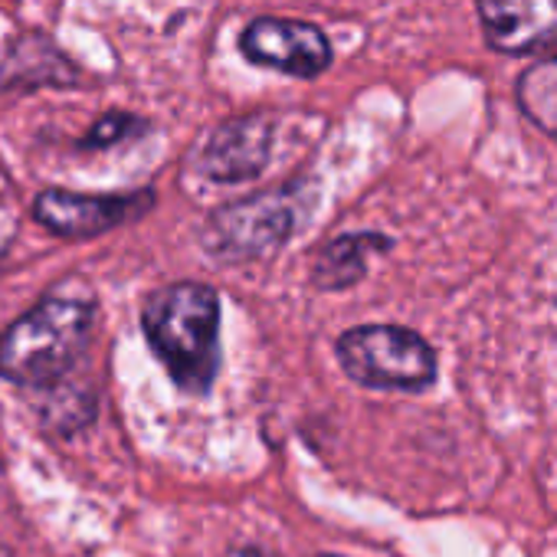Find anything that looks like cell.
I'll list each match as a JSON object with an SVG mask.
<instances>
[{
    "instance_id": "cell-2",
    "label": "cell",
    "mask_w": 557,
    "mask_h": 557,
    "mask_svg": "<svg viewBox=\"0 0 557 557\" xmlns=\"http://www.w3.org/2000/svg\"><path fill=\"white\" fill-rule=\"evenodd\" d=\"M89 332V302L44 299L0 335V374L21 387H50L79 361Z\"/></svg>"
},
{
    "instance_id": "cell-13",
    "label": "cell",
    "mask_w": 557,
    "mask_h": 557,
    "mask_svg": "<svg viewBox=\"0 0 557 557\" xmlns=\"http://www.w3.org/2000/svg\"><path fill=\"white\" fill-rule=\"evenodd\" d=\"M236 557H265L262 550H256V547H246V550H239Z\"/></svg>"
},
{
    "instance_id": "cell-12",
    "label": "cell",
    "mask_w": 557,
    "mask_h": 557,
    "mask_svg": "<svg viewBox=\"0 0 557 557\" xmlns=\"http://www.w3.org/2000/svg\"><path fill=\"white\" fill-rule=\"evenodd\" d=\"M138 132H145V122H141V119H135V115H128V112H109V115H102V119L92 125V132L79 141V148H86V151L112 148V145H119V141L138 135Z\"/></svg>"
},
{
    "instance_id": "cell-9",
    "label": "cell",
    "mask_w": 557,
    "mask_h": 557,
    "mask_svg": "<svg viewBox=\"0 0 557 557\" xmlns=\"http://www.w3.org/2000/svg\"><path fill=\"white\" fill-rule=\"evenodd\" d=\"M391 239L381 233H348V236H335L315 259V272L312 283L325 293L335 289H348L358 278H364L368 272V256L387 249Z\"/></svg>"
},
{
    "instance_id": "cell-14",
    "label": "cell",
    "mask_w": 557,
    "mask_h": 557,
    "mask_svg": "<svg viewBox=\"0 0 557 557\" xmlns=\"http://www.w3.org/2000/svg\"><path fill=\"white\" fill-rule=\"evenodd\" d=\"M0 557H8V550H4V547H0Z\"/></svg>"
},
{
    "instance_id": "cell-8",
    "label": "cell",
    "mask_w": 557,
    "mask_h": 557,
    "mask_svg": "<svg viewBox=\"0 0 557 557\" xmlns=\"http://www.w3.org/2000/svg\"><path fill=\"white\" fill-rule=\"evenodd\" d=\"M485 44L502 57L557 50V0H475Z\"/></svg>"
},
{
    "instance_id": "cell-1",
    "label": "cell",
    "mask_w": 557,
    "mask_h": 557,
    "mask_svg": "<svg viewBox=\"0 0 557 557\" xmlns=\"http://www.w3.org/2000/svg\"><path fill=\"white\" fill-rule=\"evenodd\" d=\"M141 325L148 345L164 361L174 384L203 397L220 368V299L200 283H177L145 302Z\"/></svg>"
},
{
    "instance_id": "cell-11",
    "label": "cell",
    "mask_w": 557,
    "mask_h": 557,
    "mask_svg": "<svg viewBox=\"0 0 557 557\" xmlns=\"http://www.w3.org/2000/svg\"><path fill=\"white\" fill-rule=\"evenodd\" d=\"M515 102L534 128L557 141V50L544 53L518 76Z\"/></svg>"
},
{
    "instance_id": "cell-7",
    "label": "cell",
    "mask_w": 557,
    "mask_h": 557,
    "mask_svg": "<svg viewBox=\"0 0 557 557\" xmlns=\"http://www.w3.org/2000/svg\"><path fill=\"white\" fill-rule=\"evenodd\" d=\"M275 138V119L265 112H249L239 119L223 122L200 151L203 177L216 184H239L252 181L265 171Z\"/></svg>"
},
{
    "instance_id": "cell-5",
    "label": "cell",
    "mask_w": 557,
    "mask_h": 557,
    "mask_svg": "<svg viewBox=\"0 0 557 557\" xmlns=\"http://www.w3.org/2000/svg\"><path fill=\"white\" fill-rule=\"evenodd\" d=\"M239 53L252 66H265L296 79H315L335 60L325 30H319L309 21H286V17L249 21L246 30L239 34Z\"/></svg>"
},
{
    "instance_id": "cell-10",
    "label": "cell",
    "mask_w": 557,
    "mask_h": 557,
    "mask_svg": "<svg viewBox=\"0 0 557 557\" xmlns=\"http://www.w3.org/2000/svg\"><path fill=\"white\" fill-rule=\"evenodd\" d=\"M0 79L8 86H73L76 70L47 37L30 34L14 44Z\"/></svg>"
},
{
    "instance_id": "cell-4",
    "label": "cell",
    "mask_w": 557,
    "mask_h": 557,
    "mask_svg": "<svg viewBox=\"0 0 557 557\" xmlns=\"http://www.w3.org/2000/svg\"><path fill=\"white\" fill-rule=\"evenodd\" d=\"M296 230V190L278 187L220 207L203 226V246L223 262L272 256Z\"/></svg>"
},
{
    "instance_id": "cell-3",
    "label": "cell",
    "mask_w": 557,
    "mask_h": 557,
    "mask_svg": "<svg viewBox=\"0 0 557 557\" xmlns=\"http://www.w3.org/2000/svg\"><path fill=\"white\" fill-rule=\"evenodd\" d=\"M345 374L374 391H426L436 381L433 348L400 325H361L338 338Z\"/></svg>"
},
{
    "instance_id": "cell-6",
    "label": "cell",
    "mask_w": 557,
    "mask_h": 557,
    "mask_svg": "<svg viewBox=\"0 0 557 557\" xmlns=\"http://www.w3.org/2000/svg\"><path fill=\"white\" fill-rule=\"evenodd\" d=\"M154 203L151 190L138 194H73V190H44L34 200V216L50 233L66 239H92L132 216H141Z\"/></svg>"
}]
</instances>
